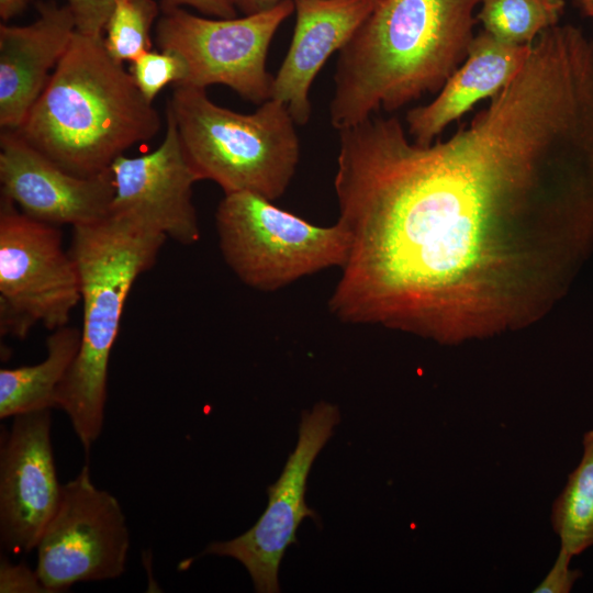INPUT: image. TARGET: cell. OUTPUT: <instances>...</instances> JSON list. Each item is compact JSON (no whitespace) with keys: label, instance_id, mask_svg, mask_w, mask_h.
I'll use <instances>...</instances> for the list:
<instances>
[{"label":"cell","instance_id":"cell-1","mask_svg":"<svg viewBox=\"0 0 593 593\" xmlns=\"http://www.w3.org/2000/svg\"><path fill=\"white\" fill-rule=\"evenodd\" d=\"M337 222L349 236L331 313L441 343L490 335L544 305L555 233L580 197L562 104L517 74L446 139L396 116L338 130Z\"/></svg>","mask_w":593,"mask_h":593},{"label":"cell","instance_id":"cell-2","mask_svg":"<svg viewBox=\"0 0 593 593\" xmlns=\"http://www.w3.org/2000/svg\"><path fill=\"white\" fill-rule=\"evenodd\" d=\"M481 0H381L338 52L337 131L439 91L463 63Z\"/></svg>","mask_w":593,"mask_h":593},{"label":"cell","instance_id":"cell-3","mask_svg":"<svg viewBox=\"0 0 593 593\" xmlns=\"http://www.w3.org/2000/svg\"><path fill=\"white\" fill-rule=\"evenodd\" d=\"M161 121L103 36L75 32L43 92L15 130L67 171L90 177L110 169Z\"/></svg>","mask_w":593,"mask_h":593},{"label":"cell","instance_id":"cell-4","mask_svg":"<svg viewBox=\"0 0 593 593\" xmlns=\"http://www.w3.org/2000/svg\"><path fill=\"white\" fill-rule=\"evenodd\" d=\"M167 236L136 220L109 214L72 226L69 253L80 277L83 323L77 357L57 391V406L85 451L104 423L108 370L127 295L149 270Z\"/></svg>","mask_w":593,"mask_h":593},{"label":"cell","instance_id":"cell-5","mask_svg":"<svg viewBox=\"0 0 593 593\" xmlns=\"http://www.w3.org/2000/svg\"><path fill=\"white\" fill-rule=\"evenodd\" d=\"M166 112L199 181L215 182L224 194L251 192L270 201L287 191L300 142L283 103L269 99L245 114L214 103L205 89L174 86Z\"/></svg>","mask_w":593,"mask_h":593},{"label":"cell","instance_id":"cell-6","mask_svg":"<svg viewBox=\"0 0 593 593\" xmlns=\"http://www.w3.org/2000/svg\"><path fill=\"white\" fill-rule=\"evenodd\" d=\"M224 261L247 287L276 291L345 264L349 236L336 222L320 226L251 192L224 194L215 211Z\"/></svg>","mask_w":593,"mask_h":593},{"label":"cell","instance_id":"cell-7","mask_svg":"<svg viewBox=\"0 0 593 593\" xmlns=\"http://www.w3.org/2000/svg\"><path fill=\"white\" fill-rule=\"evenodd\" d=\"M81 301L80 277L59 226L34 220L0 201V333L24 339L42 324L68 325Z\"/></svg>","mask_w":593,"mask_h":593},{"label":"cell","instance_id":"cell-8","mask_svg":"<svg viewBox=\"0 0 593 593\" xmlns=\"http://www.w3.org/2000/svg\"><path fill=\"white\" fill-rule=\"evenodd\" d=\"M293 11V0L231 19H210L174 8L160 11L155 40L159 49L174 52L186 63L187 76L177 86L206 89L223 85L259 105L271 99L273 76L266 69L270 43Z\"/></svg>","mask_w":593,"mask_h":593},{"label":"cell","instance_id":"cell-9","mask_svg":"<svg viewBox=\"0 0 593 593\" xmlns=\"http://www.w3.org/2000/svg\"><path fill=\"white\" fill-rule=\"evenodd\" d=\"M130 533L114 495L98 489L86 463L61 485L58 506L37 542L36 573L46 590L112 580L125 571Z\"/></svg>","mask_w":593,"mask_h":593},{"label":"cell","instance_id":"cell-10","mask_svg":"<svg viewBox=\"0 0 593 593\" xmlns=\"http://www.w3.org/2000/svg\"><path fill=\"white\" fill-rule=\"evenodd\" d=\"M339 421L338 407L324 401L303 411L296 446L279 479L268 486V504L261 516L244 534L211 542L204 551L240 562L256 592L280 591L278 572L287 548L298 542L296 530L303 518H317L305 503L306 481L314 460Z\"/></svg>","mask_w":593,"mask_h":593},{"label":"cell","instance_id":"cell-11","mask_svg":"<svg viewBox=\"0 0 593 593\" xmlns=\"http://www.w3.org/2000/svg\"><path fill=\"white\" fill-rule=\"evenodd\" d=\"M52 410L13 416L0 449V540L11 553L36 549L61 494L51 439Z\"/></svg>","mask_w":593,"mask_h":593},{"label":"cell","instance_id":"cell-12","mask_svg":"<svg viewBox=\"0 0 593 593\" xmlns=\"http://www.w3.org/2000/svg\"><path fill=\"white\" fill-rule=\"evenodd\" d=\"M114 195L109 214L142 222L184 246L201 237L192 201L199 181L190 167L172 116L157 148L142 156H119L111 165Z\"/></svg>","mask_w":593,"mask_h":593},{"label":"cell","instance_id":"cell-13","mask_svg":"<svg viewBox=\"0 0 593 593\" xmlns=\"http://www.w3.org/2000/svg\"><path fill=\"white\" fill-rule=\"evenodd\" d=\"M1 197L25 215L52 225L89 224L109 215L114 195L111 170L71 174L26 142L15 130L0 137Z\"/></svg>","mask_w":593,"mask_h":593},{"label":"cell","instance_id":"cell-14","mask_svg":"<svg viewBox=\"0 0 593 593\" xmlns=\"http://www.w3.org/2000/svg\"><path fill=\"white\" fill-rule=\"evenodd\" d=\"M27 25L0 24V126L18 130L66 53L76 23L69 5L37 4Z\"/></svg>","mask_w":593,"mask_h":593},{"label":"cell","instance_id":"cell-15","mask_svg":"<svg viewBox=\"0 0 593 593\" xmlns=\"http://www.w3.org/2000/svg\"><path fill=\"white\" fill-rule=\"evenodd\" d=\"M376 4L369 0H294L289 51L273 76L271 99L283 103L298 125L311 118L310 88L326 60L339 52Z\"/></svg>","mask_w":593,"mask_h":593},{"label":"cell","instance_id":"cell-16","mask_svg":"<svg viewBox=\"0 0 593 593\" xmlns=\"http://www.w3.org/2000/svg\"><path fill=\"white\" fill-rule=\"evenodd\" d=\"M532 46L504 43L483 30L474 35L466 59L437 97L406 113L411 138L422 145L430 144L478 102L497 94L523 67Z\"/></svg>","mask_w":593,"mask_h":593},{"label":"cell","instance_id":"cell-17","mask_svg":"<svg viewBox=\"0 0 593 593\" xmlns=\"http://www.w3.org/2000/svg\"><path fill=\"white\" fill-rule=\"evenodd\" d=\"M81 343V331L65 325L51 332L46 357L32 366L0 370V418L52 410L57 406V391L72 366Z\"/></svg>","mask_w":593,"mask_h":593},{"label":"cell","instance_id":"cell-18","mask_svg":"<svg viewBox=\"0 0 593 593\" xmlns=\"http://www.w3.org/2000/svg\"><path fill=\"white\" fill-rule=\"evenodd\" d=\"M583 454L551 506V526L572 557L593 546V429L583 435Z\"/></svg>","mask_w":593,"mask_h":593},{"label":"cell","instance_id":"cell-19","mask_svg":"<svg viewBox=\"0 0 593 593\" xmlns=\"http://www.w3.org/2000/svg\"><path fill=\"white\" fill-rule=\"evenodd\" d=\"M477 20L483 31L513 45H532L545 30L559 24L564 0H481Z\"/></svg>","mask_w":593,"mask_h":593},{"label":"cell","instance_id":"cell-20","mask_svg":"<svg viewBox=\"0 0 593 593\" xmlns=\"http://www.w3.org/2000/svg\"><path fill=\"white\" fill-rule=\"evenodd\" d=\"M103 43L113 59L133 61L152 48V29L156 24L160 7L155 0H113Z\"/></svg>","mask_w":593,"mask_h":593},{"label":"cell","instance_id":"cell-21","mask_svg":"<svg viewBox=\"0 0 593 593\" xmlns=\"http://www.w3.org/2000/svg\"><path fill=\"white\" fill-rule=\"evenodd\" d=\"M128 71L144 98L153 103L165 87L184 80L187 66L174 52L150 49L131 61Z\"/></svg>","mask_w":593,"mask_h":593},{"label":"cell","instance_id":"cell-22","mask_svg":"<svg viewBox=\"0 0 593 593\" xmlns=\"http://www.w3.org/2000/svg\"><path fill=\"white\" fill-rule=\"evenodd\" d=\"M67 4L74 15L77 32L103 36L113 0H67Z\"/></svg>","mask_w":593,"mask_h":593},{"label":"cell","instance_id":"cell-23","mask_svg":"<svg viewBox=\"0 0 593 593\" xmlns=\"http://www.w3.org/2000/svg\"><path fill=\"white\" fill-rule=\"evenodd\" d=\"M572 556L560 547L559 553L546 577L533 590L535 593H569L582 573L570 568Z\"/></svg>","mask_w":593,"mask_h":593},{"label":"cell","instance_id":"cell-24","mask_svg":"<svg viewBox=\"0 0 593 593\" xmlns=\"http://www.w3.org/2000/svg\"><path fill=\"white\" fill-rule=\"evenodd\" d=\"M0 592H48L40 580L36 571H32L25 563L12 564L8 559L1 558L0 563Z\"/></svg>","mask_w":593,"mask_h":593},{"label":"cell","instance_id":"cell-25","mask_svg":"<svg viewBox=\"0 0 593 593\" xmlns=\"http://www.w3.org/2000/svg\"><path fill=\"white\" fill-rule=\"evenodd\" d=\"M191 7L199 12L221 19L236 18L237 10L231 0H160V11Z\"/></svg>","mask_w":593,"mask_h":593},{"label":"cell","instance_id":"cell-26","mask_svg":"<svg viewBox=\"0 0 593 593\" xmlns=\"http://www.w3.org/2000/svg\"><path fill=\"white\" fill-rule=\"evenodd\" d=\"M237 11L244 15L268 11L287 0H231ZM294 1V0H293Z\"/></svg>","mask_w":593,"mask_h":593},{"label":"cell","instance_id":"cell-27","mask_svg":"<svg viewBox=\"0 0 593 593\" xmlns=\"http://www.w3.org/2000/svg\"><path fill=\"white\" fill-rule=\"evenodd\" d=\"M31 0H0V16L7 22L19 15L27 7Z\"/></svg>","mask_w":593,"mask_h":593},{"label":"cell","instance_id":"cell-28","mask_svg":"<svg viewBox=\"0 0 593 593\" xmlns=\"http://www.w3.org/2000/svg\"><path fill=\"white\" fill-rule=\"evenodd\" d=\"M583 16L593 18V0H571Z\"/></svg>","mask_w":593,"mask_h":593},{"label":"cell","instance_id":"cell-29","mask_svg":"<svg viewBox=\"0 0 593 593\" xmlns=\"http://www.w3.org/2000/svg\"><path fill=\"white\" fill-rule=\"evenodd\" d=\"M371 2H373L374 4L379 3L381 0H369Z\"/></svg>","mask_w":593,"mask_h":593}]
</instances>
